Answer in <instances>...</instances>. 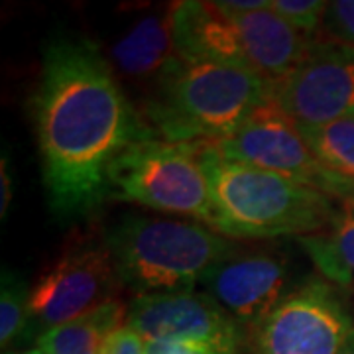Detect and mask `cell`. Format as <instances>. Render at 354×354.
Instances as JSON below:
<instances>
[{
  "mask_svg": "<svg viewBox=\"0 0 354 354\" xmlns=\"http://www.w3.org/2000/svg\"><path fill=\"white\" fill-rule=\"evenodd\" d=\"M32 104L48 203L59 218L97 211L111 197L114 160L128 146L156 138L91 39L50 41Z\"/></svg>",
  "mask_w": 354,
  "mask_h": 354,
  "instance_id": "cell-1",
  "label": "cell"
},
{
  "mask_svg": "<svg viewBox=\"0 0 354 354\" xmlns=\"http://www.w3.org/2000/svg\"><path fill=\"white\" fill-rule=\"evenodd\" d=\"M272 95L274 81L248 69L177 55L138 113L156 138L216 142L232 134Z\"/></svg>",
  "mask_w": 354,
  "mask_h": 354,
  "instance_id": "cell-2",
  "label": "cell"
},
{
  "mask_svg": "<svg viewBox=\"0 0 354 354\" xmlns=\"http://www.w3.org/2000/svg\"><path fill=\"white\" fill-rule=\"evenodd\" d=\"M201 164L213 195L215 230L230 239L321 234L333 225V197L290 177L223 158L201 142Z\"/></svg>",
  "mask_w": 354,
  "mask_h": 354,
  "instance_id": "cell-3",
  "label": "cell"
},
{
  "mask_svg": "<svg viewBox=\"0 0 354 354\" xmlns=\"http://www.w3.org/2000/svg\"><path fill=\"white\" fill-rule=\"evenodd\" d=\"M114 272L136 295L193 291L236 250L230 239L197 221L127 215L104 232Z\"/></svg>",
  "mask_w": 354,
  "mask_h": 354,
  "instance_id": "cell-4",
  "label": "cell"
},
{
  "mask_svg": "<svg viewBox=\"0 0 354 354\" xmlns=\"http://www.w3.org/2000/svg\"><path fill=\"white\" fill-rule=\"evenodd\" d=\"M109 195L215 230V207L201 164V142L150 138L128 146L109 169Z\"/></svg>",
  "mask_w": 354,
  "mask_h": 354,
  "instance_id": "cell-5",
  "label": "cell"
},
{
  "mask_svg": "<svg viewBox=\"0 0 354 354\" xmlns=\"http://www.w3.org/2000/svg\"><path fill=\"white\" fill-rule=\"evenodd\" d=\"M223 158L290 177L335 199L353 191L323 167L299 127L274 101V95L254 111L227 138L209 142Z\"/></svg>",
  "mask_w": 354,
  "mask_h": 354,
  "instance_id": "cell-6",
  "label": "cell"
},
{
  "mask_svg": "<svg viewBox=\"0 0 354 354\" xmlns=\"http://www.w3.org/2000/svg\"><path fill=\"white\" fill-rule=\"evenodd\" d=\"M354 335L353 317L325 279H309L254 325L256 354H339Z\"/></svg>",
  "mask_w": 354,
  "mask_h": 354,
  "instance_id": "cell-7",
  "label": "cell"
},
{
  "mask_svg": "<svg viewBox=\"0 0 354 354\" xmlns=\"http://www.w3.org/2000/svg\"><path fill=\"white\" fill-rule=\"evenodd\" d=\"M120 286L104 241L81 242L39 276L30 291V315L44 333L116 301Z\"/></svg>",
  "mask_w": 354,
  "mask_h": 354,
  "instance_id": "cell-8",
  "label": "cell"
},
{
  "mask_svg": "<svg viewBox=\"0 0 354 354\" xmlns=\"http://www.w3.org/2000/svg\"><path fill=\"white\" fill-rule=\"evenodd\" d=\"M274 101L299 130L354 116V48L315 44L304 62L274 81Z\"/></svg>",
  "mask_w": 354,
  "mask_h": 354,
  "instance_id": "cell-9",
  "label": "cell"
},
{
  "mask_svg": "<svg viewBox=\"0 0 354 354\" xmlns=\"http://www.w3.org/2000/svg\"><path fill=\"white\" fill-rule=\"evenodd\" d=\"M127 325L146 341L195 342L230 354H239L242 341L239 321L201 291L136 295Z\"/></svg>",
  "mask_w": 354,
  "mask_h": 354,
  "instance_id": "cell-10",
  "label": "cell"
},
{
  "mask_svg": "<svg viewBox=\"0 0 354 354\" xmlns=\"http://www.w3.org/2000/svg\"><path fill=\"white\" fill-rule=\"evenodd\" d=\"M201 286L239 323L258 325L290 295V262L283 254L236 248L203 276Z\"/></svg>",
  "mask_w": 354,
  "mask_h": 354,
  "instance_id": "cell-11",
  "label": "cell"
},
{
  "mask_svg": "<svg viewBox=\"0 0 354 354\" xmlns=\"http://www.w3.org/2000/svg\"><path fill=\"white\" fill-rule=\"evenodd\" d=\"M114 73L132 83H156L177 57L171 6L162 14L140 18L116 39L106 55Z\"/></svg>",
  "mask_w": 354,
  "mask_h": 354,
  "instance_id": "cell-12",
  "label": "cell"
},
{
  "mask_svg": "<svg viewBox=\"0 0 354 354\" xmlns=\"http://www.w3.org/2000/svg\"><path fill=\"white\" fill-rule=\"evenodd\" d=\"M299 244L325 278L342 288H354V197L341 199L325 232L301 236Z\"/></svg>",
  "mask_w": 354,
  "mask_h": 354,
  "instance_id": "cell-13",
  "label": "cell"
},
{
  "mask_svg": "<svg viewBox=\"0 0 354 354\" xmlns=\"http://www.w3.org/2000/svg\"><path fill=\"white\" fill-rule=\"evenodd\" d=\"M128 307L118 299L71 323L38 335V348L46 354H102L106 337L127 323Z\"/></svg>",
  "mask_w": 354,
  "mask_h": 354,
  "instance_id": "cell-14",
  "label": "cell"
},
{
  "mask_svg": "<svg viewBox=\"0 0 354 354\" xmlns=\"http://www.w3.org/2000/svg\"><path fill=\"white\" fill-rule=\"evenodd\" d=\"M301 132L323 167L354 195V116Z\"/></svg>",
  "mask_w": 354,
  "mask_h": 354,
  "instance_id": "cell-15",
  "label": "cell"
},
{
  "mask_svg": "<svg viewBox=\"0 0 354 354\" xmlns=\"http://www.w3.org/2000/svg\"><path fill=\"white\" fill-rule=\"evenodd\" d=\"M30 291L22 276L12 270L2 272L0 286V344L10 346L32 321L30 315Z\"/></svg>",
  "mask_w": 354,
  "mask_h": 354,
  "instance_id": "cell-16",
  "label": "cell"
},
{
  "mask_svg": "<svg viewBox=\"0 0 354 354\" xmlns=\"http://www.w3.org/2000/svg\"><path fill=\"white\" fill-rule=\"evenodd\" d=\"M327 6L329 4L321 0H270V8L304 36L317 32L327 14Z\"/></svg>",
  "mask_w": 354,
  "mask_h": 354,
  "instance_id": "cell-17",
  "label": "cell"
},
{
  "mask_svg": "<svg viewBox=\"0 0 354 354\" xmlns=\"http://www.w3.org/2000/svg\"><path fill=\"white\" fill-rule=\"evenodd\" d=\"M325 28L337 41L354 48V0L330 2L325 14Z\"/></svg>",
  "mask_w": 354,
  "mask_h": 354,
  "instance_id": "cell-18",
  "label": "cell"
},
{
  "mask_svg": "<svg viewBox=\"0 0 354 354\" xmlns=\"http://www.w3.org/2000/svg\"><path fill=\"white\" fill-rule=\"evenodd\" d=\"M148 341L127 323L114 329L102 346V354H144Z\"/></svg>",
  "mask_w": 354,
  "mask_h": 354,
  "instance_id": "cell-19",
  "label": "cell"
},
{
  "mask_svg": "<svg viewBox=\"0 0 354 354\" xmlns=\"http://www.w3.org/2000/svg\"><path fill=\"white\" fill-rule=\"evenodd\" d=\"M144 354H230L207 346V344H195V342H174V341H148Z\"/></svg>",
  "mask_w": 354,
  "mask_h": 354,
  "instance_id": "cell-20",
  "label": "cell"
},
{
  "mask_svg": "<svg viewBox=\"0 0 354 354\" xmlns=\"http://www.w3.org/2000/svg\"><path fill=\"white\" fill-rule=\"evenodd\" d=\"M215 6L228 16H244V14L258 12L270 6V0H218Z\"/></svg>",
  "mask_w": 354,
  "mask_h": 354,
  "instance_id": "cell-21",
  "label": "cell"
},
{
  "mask_svg": "<svg viewBox=\"0 0 354 354\" xmlns=\"http://www.w3.org/2000/svg\"><path fill=\"white\" fill-rule=\"evenodd\" d=\"M12 203V176H10V165L6 162V153L2 156L0 164V216L4 218Z\"/></svg>",
  "mask_w": 354,
  "mask_h": 354,
  "instance_id": "cell-22",
  "label": "cell"
},
{
  "mask_svg": "<svg viewBox=\"0 0 354 354\" xmlns=\"http://www.w3.org/2000/svg\"><path fill=\"white\" fill-rule=\"evenodd\" d=\"M339 354H354V335L351 337V341L344 344V348Z\"/></svg>",
  "mask_w": 354,
  "mask_h": 354,
  "instance_id": "cell-23",
  "label": "cell"
},
{
  "mask_svg": "<svg viewBox=\"0 0 354 354\" xmlns=\"http://www.w3.org/2000/svg\"><path fill=\"white\" fill-rule=\"evenodd\" d=\"M8 354H46V353L36 346V348H30V351H20V353H8Z\"/></svg>",
  "mask_w": 354,
  "mask_h": 354,
  "instance_id": "cell-24",
  "label": "cell"
}]
</instances>
